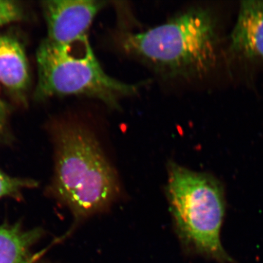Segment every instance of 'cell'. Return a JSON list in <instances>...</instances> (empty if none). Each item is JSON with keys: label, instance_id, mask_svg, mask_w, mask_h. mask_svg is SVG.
<instances>
[{"label": "cell", "instance_id": "6da1fadb", "mask_svg": "<svg viewBox=\"0 0 263 263\" xmlns=\"http://www.w3.org/2000/svg\"><path fill=\"white\" fill-rule=\"evenodd\" d=\"M52 196L73 217L70 235L90 218L110 210L122 198L117 171L94 133L76 122L55 128Z\"/></svg>", "mask_w": 263, "mask_h": 263}, {"label": "cell", "instance_id": "7a4b0ae2", "mask_svg": "<svg viewBox=\"0 0 263 263\" xmlns=\"http://www.w3.org/2000/svg\"><path fill=\"white\" fill-rule=\"evenodd\" d=\"M118 46L166 80L203 76L216 60V24L212 13L193 8L144 32H121Z\"/></svg>", "mask_w": 263, "mask_h": 263}, {"label": "cell", "instance_id": "3957f363", "mask_svg": "<svg viewBox=\"0 0 263 263\" xmlns=\"http://www.w3.org/2000/svg\"><path fill=\"white\" fill-rule=\"evenodd\" d=\"M167 171L165 195L183 248L218 263L234 262L221 241L226 203L220 181L173 161Z\"/></svg>", "mask_w": 263, "mask_h": 263}, {"label": "cell", "instance_id": "277c9868", "mask_svg": "<svg viewBox=\"0 0 263 263\" xmlns=\"http://www.w3.org/2000/svg\"><path fill=\"white\" fill-rule=\"evenodd\" d=\"M36 97L85 96L97 99L110 108H119L122 99L136 95L142 84H130L110 77L104 71L86 37L70 45L47 39L37 54Z\"/></svg>", "mask_w": 263, "mask_h": 263}, {"label": "cell", "instance_id": "5b68a950", "mask_svg": "<svg viewBox=\"0 0 263 263\" xmlns=\"http://www.w3.org/2000/svg\"><path fill=\"white\" fill-rule=\"evenodd\" d=\"M108 3L99 0H51L42 3L50 42L70 45L87 37L97 15Z\"/></svg>", "mask_w": 263, "mask_h": 263}, {"label": "cell", "instance_id": "8992f818", "mask_svg": "<svg viewBox=\"0 0 263 263\" xmlns=\"http://www.w3.org/2000/svg\"><path fill=\"white\" fill-rule=\"evenodd\" d=\"M230 48L247 58L263 60V1L240 3Z\"/></svg>", "mask_w": 263, "mask_h": 263}, {"label": "cell", "instance_id": "52a82bcc", "mask_svg": "<svg viewBox=\"0 0 263 263\" xmlns=\"http://www.w3.org/2000/svg\"><path fill=\"white\" fill-rule=\"evenodd\" d=\"M42 230H25L18 224L0 226V263H51L34 246Z\"/></svg>", "mask_w": 263, "mask_h": 263}, {"label": "cell", "instance_id": "ba28073f", "mask_svg": "<svg viewBox=\"0 0 263 263\" xmlns=\"http://www.w3.org/2000/svg\"><path fill=\"white\" fill-rule=\"evenodd\" d=\"M29 67L22 44L10 36H0V83L13 91H24L29 83Z\"/></svg>", "mask_w": 263, "mask_h": 263}, {"label": "cell", "instance_id": "9c48e42d", "mask_svg": "<svg viewBox=\"0 0 263 263\" xmlns=\"http://www.w3.org/2000/svg\"><path fill=\"white\" fill-rule=\"evenodd\" d=\"M35 185L34 181L10 177L0 172V198L18 194L23 189L32 187Z\"/></svg>", "mask_w": 263, "mask_h": 263}, {"label": "cell", "instance_id": "30bf717a", "mask_svg": "<svg viewBox=\"0 0 263 263\" xmlns=\"http://www.w3.org/2000/svg\"><path fill=\"white\" fill-rule=\"evenodd\" d=\"M22 17V10L16 3L0 0V27L17 22Z\"/></svg>", "mask_w": 263, "mask_h": 263}, {"label": "cell", "instance_id": "8fae6325", "mask_svg": "<svg viewBox=\"0 0 263 263\" xmlns=\"http://www.w3.org/2000/svg\"><path fill=\"white\" fill-rule=\"evenodd\" d=\"M7 109L6 106L3 102L0 101V136L4 129L5 122H6Z\"/></svg>", "mask_w": 263, "mask_h": 263}]
</instances>
